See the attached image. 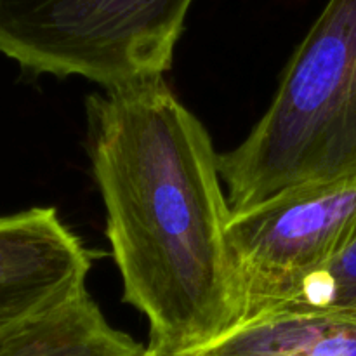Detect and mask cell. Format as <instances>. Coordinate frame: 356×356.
<instances>
[{
  "instance_id": "obj_1",
  "label": "cell",
  "mask_w": 356,
  "mask_h": 356,
  "mask_svg": "<svg viewBox=\"0 0 356 356\" xmlns=\"http://www.w3.org/2000/svg\"><path fill=\"white\" fill-rule=\"evenodd\" d=\"M89 156L124 301L149 325L146 348L197 351L236 329L240 296L219 155L163 76L87 99Z\"/></svg>"
},
{
  "instance_id": "obj_2",
  "label": "cell",
  "mask_w": 356,
  "mask_h": 356,
  "mask_svg": "<svg viewBox=\"0 0 356 356\" xmlns=\"http://www.w3.org/2000/svg\"><path fill=\"white\" fill-rule=\"evenodd\" d=\"M232 212L308 183L356 176V0H329L266 113L219 155Z\"/></svg>"
},
{
  "instance_id": "obj_3",
  "label": "cell",
  "mask_w": 356,
  "mask_h": 356,
  "mask_svg": "<svg viewBox=\"0 0 356 356\" xmlns=\"http://www.w3.org/2000/svg\"><path fill=\"white\" fill-rule=\"evenodd\" d=\"M193 0H0V54L106 89L170 70Z\"/></svg>"
},
{
  "instance_id": "obj_4",
  "label": "cell",
  "mask_w": 356,
  "mask_h": 356,
  "mask_svg": "<svg viewBox=\"0 0 356 356\" xmlns=\"http://www.w3.org/2000/svg\"><path fill=\"white\" fill-rule=\"evenodd\" d=\"M240 325L291 298L356 240V176L308 183L232 212Z\"/></svg>"
},
{
  "instance_id": "obj_5",
  "label": "cell",
  "mask_w": 356,
  "mask_h": 356,
  "mask_svg": "<svg viewBox=\"0 0 356 356\" xmlns=\"http://www.w3.org/2000/svg\"><path fill=\"white\" fill-rule=\"evenodd\" d=\"M90 266L56 209L0 216V337L82 292Z\"/></svg>"
},
{
  "instance_id": "obj_6",
  "label": "cell",
  "mask_w": 356,
  "mask_h": 356,
  "mask_svg": "<svg viewBox=\"0 0 356 356\" xmlns=\"http://www.w3.org/2000/svg\"><path fill=\"white\" fill-rule=\"evenodd\" d=\"M110 325L87 289L0 337V356H145Z\"/></svg>"
},
{
  "instance_id": "obj_7",
  "label": "cell",
  "mask_w": 356,
  "mask_h": 356,
  "mask_svg": "<svg viewBox=\"0 0 356 356\" xmlns=\"http://www.w3.org/2000/svg\"><path fill=\"white\" fill-rule=\"evenodd\" d=\"M181 356H356V318L268 315Z\"/></svg>"
},
{
  "instance_id": "obj_8",
  "label": "cell",
  "mask_w": 356,
  "mask_h": 356,
  "mask_svg": "<svg viewBox=\"0 0 356 356\" xmlns=\"http://www.w3.org/2000/svg\"><path fill=\"white\" fill-rule=\"evenodd\" d=\"M280 313L356 318V240L264 316Z\"/></svg>"
},
{
  "instance_id": "obj_9",
  "label": "cell",
  "mask_w": 356,
  "mask_h": 356,
  "mask_svg": "<svg viewBox=\"0 0 356 356\" xmlns=\"http://www.w3.org/2000/svg\"><path fill=\"white\" fill-rule=\"evenodd\" d=\"M145 356H169V355H160V353H155V351H152V350H148V348H146V355ZM176 356H181V355H176Z\"/></svg>"
}]
</instances>
